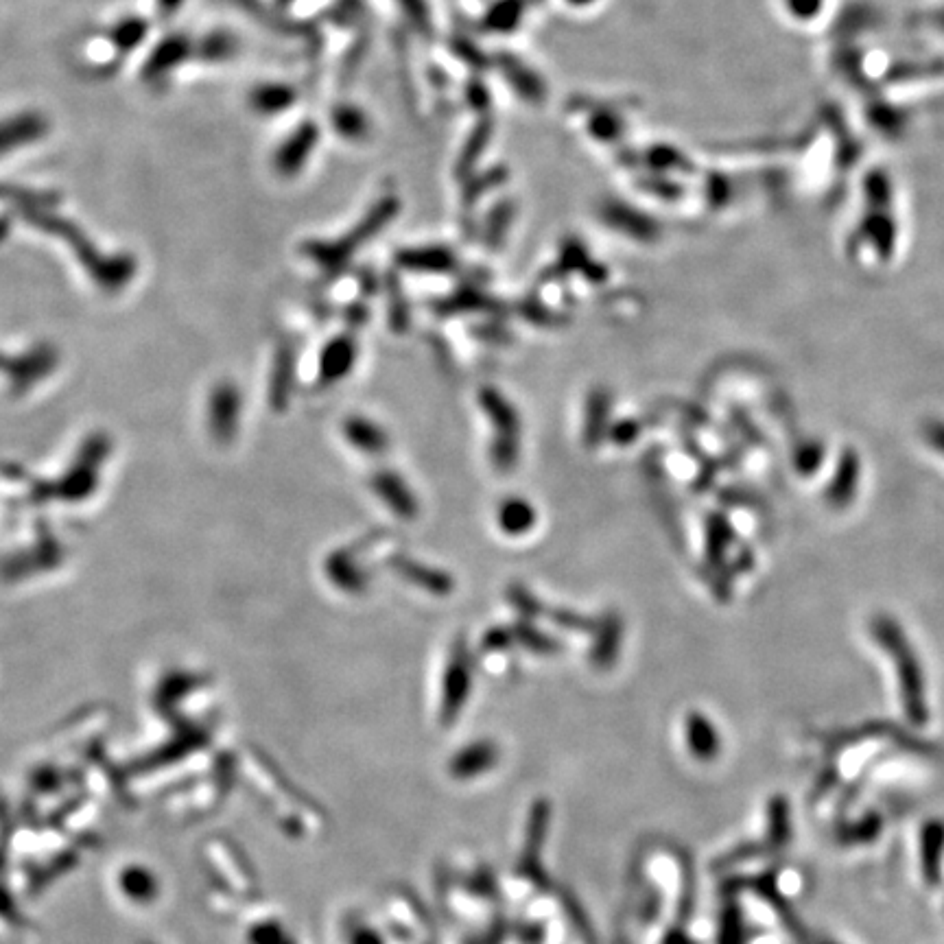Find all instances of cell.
Wrapping results in <instances>:
<instances>
[{
  "mask_svg": "<svg viewBox=\"0 0 944 944\" xmlns=\"http://www.w3.org/2000/svg\"><path fill=\"white\" fill-rule=\"evenodd\" d=\"M333 564H335V566H344V571H333L335 580H341V575H348V558L335 556V558H333ZM357 580H359V575L354 573V569L350 566V577H344V586H346V588H357Z\"/></svg>",
  "mask_w": 944,
  "mask_h": 944,
  "instance_id": "obj_9",
  "label": "cell"
},
{
  "mask_svg": "<svg viewBox=\"0 0 944 944\" xmlns=\"http://www.w3.org/2000/svg\"><path fill=\"white\" fill-rule=\"evenodd\" d=\"M352 357H354V346L350 344V341L346 339L335 341V344L328 348V354L324 359V374L333 381L339 379V376H344L352 365Z\"/></svg>",
  "mask_w": 944,
  "mask_h": 944,
  "instance_id": "obj_8",
  "label": "cell"
},
{
  "mask_svg": "<svg viewBox=\"0 0 944 944\" xmlns=\"http://www.w3.org/2000/svg\"><path fill=\"white\" fill-rule=\"evenodd\" d=\"M931 442H934V446L940 448V451H944V427H942V424L931 427Z\"/></svg>",
  "mask_w": 944,
  "mask_h": 944,
  "instance_id": "obj_10",
  "label": "cell"
},
{
  "mask_svg": "<svg viewBox=\"0 0 944 944\" xmlns=\"http://www.w3.org/2000/svg\"><path fill=\"white\" fill-rule=\"evenodd\" d=\"M344 431H346L348 442H352L354 446L361 448V451L381 453L383 448L387 446L383 431L376 427V424L363 420V418H348Z\"/></svg>",
  "mask_w": 944,
  "mask_h": 944,
  "instance_id": "obj_6",
  "label": "cell"
},
{
  "mask_svg": "<svg viewBox=\"0 0 944 944\" xmlns=\"http://www.w3.org/2000/svg\"><path fill=\"white\" fill-rule=\"evenodd\" d=\"M689 748L702 761L713 759L719 750V739L704 715L693 713L689 719Z\"/></svg>",
  "mask_w": 944,
  "mask_h": 944,
  "instance_id": "obj_5",
  "label": "cell"
},
{
  "mask_svg": "<svg viewBox=\"0 0 944 944\" xmlns=\"http://www.w3.org/2000/svg\"><path fill=\"white\" fill-rule=\"evenodd\" d=\"M374 488L379 492V497L392 505V510L400 516H411L416 512V503H413V497L407 492V486L398 477L389 475V472H383L381 477L374 479Z\"/></svg>",
  "mask_w": 944,
  "mask_h": 944,
  "instance_id": "obj_4",
  "label": "cell"
},
{
  "mask_svg": "<svg viewBox=\"0 0 944 944\" xmlns=\"http://www.w3.org/2000/svg\"><path fill=\"white\" fill-rule=\"evenodd\" d=\"M483 407L497 420L499 427L497 457L501 459V464L510 466L516 457V416L497 392H483Z\"/></svg>",
  "mask_w": 944,
  "mask_h": 944,
  "instance_id": "obj_2",
  "label": "cell"
},
{
  "mask_svg": "<svg viewBox=\"0 0 944 944\" xmlns=\"http://www.w3.org/2000/svg\"><path fill=\"white\" fill-rule=\"evenodd\" d=\"M944 853V826L940 822H927L920 833V864L927 883L936 885L940 881Z\"/></svg>",
  "mask_w": 944,
  "mask_h": 944,
  "instance_id": "obj_3",
  "label": "cell"
},
{
  "mask_svg": "<svg viewBox=\"0 0 944 944\" xmlns=\"http://www.w3.org/2000/svg\"><path fill=\"white\" fill-rule=\"evenodd\" d=\"M499 523L507 534H525V531H529L531 525H534V510H531V505L523 499H510L501 505Z\"/></svg>",
  "mask_w": 944,
  "mask_h": 944,
  "instance_id": "obj_7",
  "label": "cell"
},
{
  "mask_svg": "<svg viewBox=\"0 0 944 944\" xmlns=\"http://www.w3.org/2000/svg\"><path fill=\"white\" fill-rule=\"evenodd\" d=\"M872 634L877 636L881 647L896 663V676H899V689L907 719L916 726L925 724L929 715L925 700V680L912 645H907L905 634L901 632L899 625L885 617L877 619V623L872 625Z\"/></svg>",
  "mask_w": 944,
  "mask_h": 944,
  "instance_id": "obj_1",
  "label": "cell"
}]
</instances>
